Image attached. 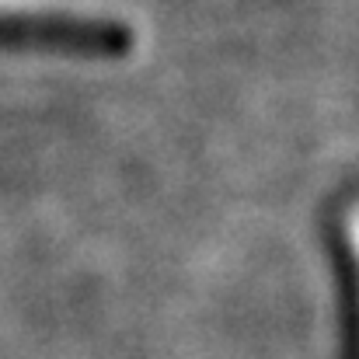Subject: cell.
I'll return each mask as SVG.
<instances>
[{
  "mask_svg": "<svg viewBox=\"0 0 359 359\" xmlns=\"http://www.w3.org/2000/svg\"><path fill=\"white\" fill-rule=\"evenodd\" d=\"M0 49L63 53V56H126L133 49V32L112 18L0 11Z\"/></svg>",
  "mask_w": 359,
  "mask_h": 359,
  "instance_id": "cell-1",
  "label": "cell"
}]
</instances>
